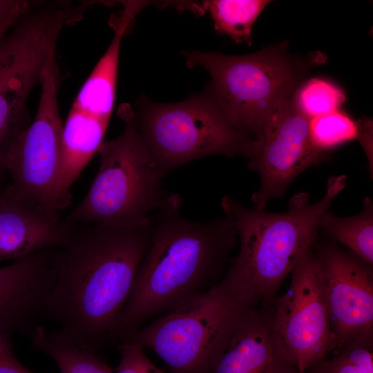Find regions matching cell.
<instances>
[{"label":"cell","mask_w":373,"mask_h":373,"mask_svg":"<svg viewBox=\"0 0 373 373\" xmlns=\"http://www.w3.org/2000/svg\"><path fill=\"white\" fill-rule=\"evenodd\" d=\"M356 138L363 148L368 162V171L371 177L373 175V126L370 118H363L356 121Z\"/></svg>","instance_id":"4316f807"},{"label":"cell","mask_w":373,"mask_h":373,"mask_svg":"<svg viewBox=\"0 0 373 373\" xmlns=\"http://www.w3.org/2000/svg\"><path fill=\"white\" fill-rule=\"evenodd\" d=\"M73 228L57 212L0 191V260L61 247Z\"/></svg>","instance_id":"5bb4252c"},{"label":"cell","mask_w":373,"mask_h":373,"mask_svg":"<svg viewBox=\"0 0 373 373\" xmlns=\"http://www.w3.org/2000/svg\"><path fill=\"white\" fill-rule=\"evenodd\" d=\"M245 157L260 179L259 189L251 195L254 208L264 210L269 200L283 198L293 180L320 164L326 154L313 146L309 119L291 97L270 117L260 135L250 141Z\"/></svg>","instance_id":"8fae6325"},{"label":"cell","mask_w":373,"mask_h":373,"mask_svg":"<svg viewBox=\"0 0 373 373\" xmlns=\"http://www.w3.org/2000/svg\"><path fill=\"white\" fill-rule=\"evenodd\" d=\"M36 115L11 145L5 162L10 182L4 191L59 212L56 189L61 162L63 122L58 106L59 72L55 53L41 74Z\"/></svg>","instance_id":"9c48e42d"},{"label":"cell","mask_w":373,"mask_h":373,"mask_svg":"<svg viewBox=\"0 0 373 373\" xmlns=\"http://www.w3.org/2000/svg\"><path fill=\"white\" fill-rule=\"evenodd\" d=\"M292 97L297 108L309 119L340 110L345 100L344 92L339 87L318 78L303 82Z\"/></svg>","instance_id":"603a6c76"},{"label":"cell","mask_w":373,"mask_h":373,"mask_svg":"<svg viewBox=\"0 0 373 373\" xmlns=\"http://www.w3.org/2000/svg\"><path fill=\"white\" fill-rule=\"evenodd\" d=\"M287 42L232 56L213 52L186 53L189 67L210 74L207 95L231 124L251 140L303 82L309 61L294 57Z\"/></svg>","instance_id":"5b68a950"},{"label":"cell","mask_w":373,"mask_h":373,"mask_svg":"<svg viewBox=\"0 0 373 373\" xmlns=\"http://www.w3.org/2000/svg\"><path fill=\"white\" fill-rule=\"evenodd\" d=\"M313 146L327 155L330 151L356 140L357 123L347 113L337 110L309 119Z\"/></svg>","instance_id":"7402d4cb"},{"label":"cell","mask_w":373,"mask_h":373,"mask_svg":"<svg viewBox=\"0 0 373 373\" xmlns=\"http://www.w3.org/2000/svg\"><path fill=\"white\" fill-rule=\"evenodd\" d=\"M316 256L336 352L373 334L372 265L332 245Z\"/></svg>","instance_id":"7c38bea8"},{"label":"cell","mask_w":373,"mask_h":373,"mask_svg":"<svg viewBox=\"0 0 373 373\" xmlns=\"http://www.w3.org/2000/svg\"><path fill=\"white\" fill-rule=\"evenodd\" d=\"M15 25V24H14ZM14 25H8L0 29V42L2 40V39L4 37V36L6 35L8 31L14 26Z\"/></svg>","instance_id":"83f0119b"},{"label":"cell","mask_w":373,"mask_h":373,"mask_svg":"<svg viewBox=\"0 0 373 373\" xmlns=\"http://www.w3.org/2000/svg\"><path fill=\"white\" fill-rule=\"evenodd\" d=\"M272 314L275 329L296 370L304 373L335 350L316 256L312 248L291 271Z\"/></svg>","instance_id":"30bf717a"},{"label":"cell","mask_w":373,"mask_h":373,"mask_svg":"<svg viewBox=\"0 0 373 373\" xmlns=\"http://www.w3.org/2000/svg\"><path fill=\"white\" fill-rule=\"evenodd\" d=\"M293 373H301V372H298V371H295V372H294Z\"/></svg>","instance_id":"f1b7e54d"},{"label":"cell","mask_w":373,"mask_h":373,"mask_svg":"<svg viewBox=\"0 0 373 373\" xmlns=\"http://www.w3.org/2000/svg\"><path fill=\"white\" fill-rule=\"evenodd\" d=\"M272 314L249 310L231 334L211 373H293Z\"/></svg>","instance_id":"9a60e30c"},{"label":"cell","mask_w":373,"mask_h":373,"mask_svg":"<svg viewBox=\"0 0 373 373\" xmlns=\"http://www.w3.org/2000/svg\"><path fill=\"white\" fill-rule=\"evenodd\" d=\"M346 184V175L331 176L321 200L312 203L307 193L300 192L290 199L283 213L249 209L224 196L222 209L236 230L240 248L222 283L250 309L260 301H271L312 248L320 218Z\"/></svg>","instance_id":"3957f363"},{"label":"cell","mask_w":373,"mask_h":373,"mask_svg":"<svg viewBox=\"0 0 373 373\" xmlns=\"http://www.w3.org/2000/svg\"><path fill=\"white\" fill-rule=\"evenodd\" d=\"M52 253L37 251L0 267V333H31L37 326L53 281Z\"/></svg>","instance_id":"4fadbf2b"},{"label":"cell","mask_w":373,"mask_h":373,"mask_svg":"<svg viewBox=\"0 0 373 373\" xmlns=\"http://www.w3.org/2000/svg\"><path fill=\"white\" fill-rule=\"evenodd\" d=\"M251 309L220 281L124 341L154 352L170 373H211L233 331Z\"/></svg>","instance_id":"8992f818"},{"label":"cell","mask_w":373,"mask_h":373,"mask_svg":"<svg viewBox=\"0 0 373 373\" xmlns=\"http://www.w3.org/2000/svg\"><path fill=\"white\" fill-rule=\"evenodd\" d=\"M29 3L21 0H0V29L15 24L28 10Z\"/></svg>","instance_id":"484cf974"},{"label":"cell","mask_w":373,"mask_h":373,"mask_svg":"<svg viewBox=\"0 0 373 373\" xmlns=\"http://www.w3.org/2000/svg\"><path fill=\"white\" fill-rule=\"evenodd\" d=\"M0 373H35L15 356L10 334L0 333Z\"/></svg>","instance_id":"d4e9b609"},{"label":"cell","mask_w":373,"mask_h":373,"mask_svg":"<svg viewBox=\"0 0 373 373\" xmlns=\"http://www.w3.org/2000/svg\"><path fill=\"white\" fill-rule=\"evenodd\" d=\"M73 19L68 11L42 10L21 21L0 42V174L8 152L30 124L26 104L55 52L59 35Z\"/></svg>","instance_id":"ba28073f"},{"label":"cell","mask_w":373,"mask_h":373,"mask_svg":"<svg viewBox=\"0 0 373 373\" xmlns=\"http://www.w3.org/2000/svg\"><path fill=\"white\" fill-rule=\"evenodd\" d=\"M119 350L120 360L115 373H166L146 356L141 345L132 341H123Z\"/></svg>","instance_id":"cb8c5ba5"},{"label":"cell","mask_w":373,"mask_h":373,"mask_svg":"<svg viewBox=\"0 0 373 373\" xmlns=\"http://www.w3.org/2000/svg\"><path fill=\"white\" fill-rule=\"evenodd\" d=\"M318 227L372 266L373 202L370 198L364 199L362 210L354 216L341 217L327 211L320 218Z\"/></svg>","instance_id":"ac0fdd59"},{"label":"cell","mask_w":373,"mask_h":373,"mask_svg":"<svg viewBox=\"0 0 373 373\" xmlns=\"http://www.w3.org/2000/svg\"><path fill=\"white\" fill-rule=\"evenodd\" d=\"M267 0H212L204 2L213 21L215 30L236 42L251 44L253 24L270 3Z\"/></svg>","instance_id":"d6986e66"},{"label":"cell","mask_w":373,"mask_h":373,"mask_svg":"<svg viewBox=\"0 0 373 373\" xmlns=\"http://www.w3.org/2000/svg\"><path fill=\"white\" fill-rule=\"evenodd\" d=\"M30 336L32 346L49 356L60 373H115L97 353L53 341L41 326H37Z\"/></svg>","instance_id":"ffe728a7"},{"label":"cell","mask_w":373,"mask_h":373,"mask_svg":"<svg viewBox=\"0 0 373 373\" xmlns=\"http://www.w3.org/2000/svg\"><path fill=\"white\" fill-rule=\"evenodd\" d=\"M132 14L127 12L123 17L111 44L83 84L72 107L110 120L115 100L121 41Z\"/></svg>","instance_id":"e0dca14e"},{"label":"cell","mask_w":373,"mask_h":373,"mask_svg":"<svg viewBox=\"0 0 373 373\" xmlns=\"http://www.w3.org/2000/svg\"><path fill=\"white\" fill-rule=\"evenodd\" d=\"M135 119L145 147L164 175L204 156H245L251 141L207 94L175 104H151Z\"/></svg>","instance_id":"52a82bcc"},{"label":"cell","mask_w":373,"mask_h":373,"mask_svg":"<svg viewBox=\"0 0 373 373\" xmlns=\"http://www.w3.org/2000/svg\"><path fill=\"white\" fill-rule=\"evenodd\" d=\"M304 373H373V334L350 343Z\"/></svg>","instance_id":"44dd1931"},{"label":"cell","mask_w":373,"mask_h":373,"mask_svg":"<svg viewBox=\"0 0 373 373\" xmlns=\"http://www.w3.org/2000/svg\"><path fill=\"white\" fill-rule=\"evenodd\" d=\"M180 207L153 216L146 253L110 339L126 340L146 319L180 307L217 285L236 230L226 216L207 222L188 220L179 213Z\"/></svg>","instance_id":"7a4b0ae2"},{"label":"cell","mask_w":373,"mask_h":373,"mask_svg":"<svg viewBox=\"0 0 373 373\" xmlns=\"http://www.w3.org/2000/svg\"><path fill=\"white\" fill-rule=\"evenodd\" d=\"M118 113L124 130L100 146L98 171L66 218L71 223L144 227L157 211L182 204L180 196L162 189L164 175L142 142L132 108L124 104Z\"/></svg>","instance_id":"277c9868"},{"label":"cell","mask_w":373,"mask_h":373,"mask_svg":"<svg viewBox=\"0 0 373 373\" xmlns=\"http://www.w3.org/2000/svg\"><path fill=\"white\" fill-rule=\"evenodd\" d=\"M82 224L52 253V285L44 314L57 323L53 341L97 353L111 333L146 253L144 227Z\"/></svg>","instance_id":"6da1fadb"},{"label":"cell","mask_w":373,"mask_h":373,"mask_svg":"<svg viewBox=\"0 0 373 373\" xmlns=\"http://www.w3.org/2000/svg\"><path fill=\"white\" fill-rule=\"evenodd\" d=\"M109 121L72 107L63 123L61 162L56 189L58 211L70 202V189L104 142Z\"/></svg>","instance_id":"2e32d148"}]
</instances>
